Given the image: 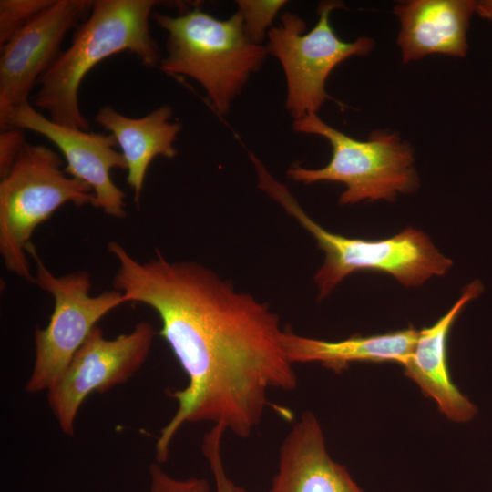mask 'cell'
Masks as SVG:
<instances>
[{
	"instance_id": "cell-2",
	"label": "cell",
	"mask_w": 492,
	"mask_h": 492,
	"mask_svg": "<svg viewBox=\"0 0 492 492\" xmlns=\"http://www.w3.org/2000/svg\"><path fill=\"white\" fill-rule=\"evenodd\" d=\"M155 0H96L89 16L74 32L69 47L61 52L39 78L35 104L47 111L50 119L69 128L89 131L78 104L79 87L98 63L115 54L129 51L147 67L160 61L149 19Z\"/></svg>"
},
{
	"instance_id": "cell-19",
	"label": "cell",
	"mask_w": 492,
	"mask_h": 492,
	"mask_svg": "<svg viewBox=\"0 0 492 492\" xmlns=\"http://www.w3.org/2000/svg\"><path fill=\"white\" fill-rule=\"evenodd\" d=\"M225 432L221 425H214L203 436L201 451L214 477L216 492H245L226 473L221 456V441Z\"/></svg>"
},
{
	"instance_id": "cell-5",
	"label": "cell",
	"mask_w": 492,
	"mask_h": 492,
	"mask_svg": "<svg viewBox=\"0 0 492 492\" xmlns=\"http://www.w3.org/2000/svg\"><path fill=\"white\" fill-rule=\"evenodd\" d=\"M54 150L26 140L0 181V253L5 268L34 282L26 247L38 225L62 205L95 206L93 189L67 175Z\"/></svg>"
},
{
	"instance_id": "cell-11",
	"label": "cell",
	"mask_w": 492,
	"mask_h": 492,
	"mask_svg": "<svg viewBox=\"0 0 492 492\" xmlns=\"http://www.w3.org/2000/svg\"><path fill=\"white\" fill-rule=\"evenodd\" d=\"M7 128L28 129L50 141L62 152L66 173L88 184L96 197L95 206L116 219L126 217L125 192L111 179L113 169H127L118 142L112 134L84 131L53 122L29 102L13 110Z\"/></svg>"
},
{
	"instance_id": "cell-16",
	"label": "cell",
	"mask_w": 492,
	"mask_h": 492,
	"mask_svg": "<svg viewBox=\"0 0 492 492\" xmlns=\"http://www.w3.org/2000/svg\"><path fill=\"white\" fill-rule=\"evenodd\" d=\"M418 333L410 327L383 334L354 335L333 342L299 335L285 328L282 344L292 364L317 362L340 373L355 362H394L404 365L414 350Z\"/></svg>"
},
{
	"instance_id": "cell-20",
	"label": "cell",
	"mask_w": 492,
	"mask_h": 492,
	"mask_svg": "<svg viewBox=\"0 0 492 492\" xmlns=\"http://www.w3.org/2000/svg\"><path fill=\"white\" fill-rule=\"evenodd\" d=\"M149 492H211L205 478H175L165 472L159 463L149 466Z\"/></svg>"
},
{
	"instance_id": "cell-6",
	"label": "cell",
	"mask_w": 492,
	"mask_h": 492,
	"mask_svg": "<svg viewBox=\"0 0 492 492\" xmlns=\"http://www.w3.org/2000/svg\"><path fill=\"white\" fill-rule=\"evenodd\" d=\"M293 128L326 138L332 157L320 169L293 165L287 171L288 177L304 184L343 183L346 188L339 199L342 205L364 200L394 201L399 193H412L419 186L413 149L395 133L374 130L367 140H358L324 123L317 114L294 120Z\"/></svg>"
},
{
	"instance_id": "cell-4",
	"label": "cell",
	"mask_w": 492,
	"mask_h": 492,
	"mask_svg": "<svg viewBox=\"0 0 492 492\" xmlns=\"http://www.w3.org/2000/svg\"><path fill=\"white\" fill-rule=\"evenodd\" d=\"M152 18L168 33L160 69L195 79L217 112L226 114L268 53L249 39L240 12L221 20L194 7L177 16L155 12Z\"/></svg>"
},
{
	"instance_id": "cell-12",
	"label": "cell",
	"mask_w": 492,
	"mask_h": 492,
	"mask_svg": "<svg viewBox=\"0 0 492 492\" xmlns=\"http://www.w3.org/2000/svg\"><path fill=\"white\" fill-rule=\"evenodd\" d=\"M269 492H364L329 456L316 416L304 412L283 439Z\"/></svg>"
},
{
	"instance_id": "cell-9",
	"label": "cell",
	"mask_w": 492,
	"mask_h": 492,
	"mask_svg": "<svg viewBox=\"0 0 492 492\" xmlns=\"http://www.w3.org/2000/svg\"><path fill=\"white\" fill-rule=\"evenodd\" d=\"M154 336L148 322L113 339L106 338L97 325L92 329L62 376L46 392L49 407L64 434L75 435L78 411L91 393L103 394L123 384L142 367Z\"/></svg>"
},
{
	"instance_id": "cell-1",
	"label": "cell",
	"mask_w": 492,
	"mask_h": 492,
	"mask_svg": "<svg viewBox=\"0 0 492 492\" xmlns=\"http://www.w3.org/2000/svg\"><path fill=\"white\" fill-rule=\"evenodd\" d=\"M108 251L118 263L114 289L127 302L157 313L159 334L188 378L183 389L170 394L178 406L157 439L159 464L168 460L183 425L211 422L246 438L261 422L268 392L297 387L282 344L284 329L268 303L200 263L171 261L158 249L145 261L114 241Z\"/></svg>"
},
{
	"instance_id": "cell-22",
	"label": "cell",
	"mask_w": 492,
	"mask_h": 492,
	"mask_svg": "<svg viewBox=\"0 0 492 492\" xmlns=\"http://www.w3.org/2000/svg\"><path fill=\"white\" fill-rule=\"evenodd\" d=\"M476 12L481 17L492 21V0L477 1Z\"/></svg>"
},
{
	"instance_id": "cell-18",
	"label": "cell",
	"mask_w": 492,
	"mask_h": 492,
	"mask_svg": "<svg viewBox=\"0 0 492 492\" xmlns=\"http://www.w3.org/2000/svg\"><path fill=\"white\" fill-rule=\"evenodd\" d=\"M287 1L239 0L240 12L245 33L249 39L261 45L269 30L273 26L272 22L278 12Z\"/></svg>"
},
{
	"instance_id": "cell-7",
	"label": "cell",
	"mask_w": 492,
	"mask_h": 492,
	"mask_svg": "<svg viewBox=\"0 0 492 492\" xmlns=\"http://www.w3.org/2000/svg\"><path fill=\"white\" fill-rule=\"evenodd\" d=\"M26 252L36 266L34 283L52 295L54 309L47 325L36 328L35 363L25 390L28 394L46 393L62 376L97 322L127 301L115 289L90 295L92 282L86 271L54 275L32 242Z\"/></svg>"
},
{
	"instance_id": "cell-21",
	"label": "cell",
	"mask_w": 492,
	"mask_h": 492,
	"mask_svg": "<svg viewBox=\"0 0 492 492\" xmlns=\"http://www.w3.org/2000/svg\"><path fill=\"white\" fill-rule=\"evenodd\" d=\"M26 141L24 130L7 128L0 134V177H5L11 169L15 159Z\"/></svg>"
},
{
	"instance_id": "cell-13",
	"label": "cell",
	"mask_w": 492,
	"mask_h": 492,
	"mask_svg": "<svg viewBox=\"0 0 492 492\" xmlns=\"http://www.w3.org/2000/svg\"><path fill=\"white\" fill-rule=\"evenodd\" d=\"M481 292L482 284L478 281L468 284L444 316L432 326L419 331L414 350L403 365L405 375L436 403L444 415L456 423L473 419L477 407L452 381L447 366V336L464 306Z\"/></svg>"
},
{
	"instance_id": "cell-8",
	"label": "cell",
	"mask_w": 492,
	"mask_h": 492,
	"mask_svg": "<svg viewBox=\"0 0 492 492\" xmlns=\"http://www.w3.org/2000/svg\"><path fill=\"white\" fill-rule=\"evenodd\" d=\"M342 6L340 2L321 3L319 20L307 33L303 19L283 13L280 23L267 34V51L279 59L284 70L286 108L294 120L317 114L326 100L333 99L325 84L336 66L351 56H367L374 47L375 42L370 37L345 42L336 35L330 14Z\"/></svg>"
},
{
	"instance_id": "cell-10",
	"label": "cell",
	"mask_w": 492,
	"mask_h": 492,
	"mask_svg": "<svg viewBox=\"0 0 492 492\" xmlns=\"http://www.w3.org/2000/svg\"><path fill=\"white\" fill-rule=\"evenodd\" d=\"M93 3V0H55L1 46V130L6 128L13 110L28 102L31 90L61 54L65 36L87 16Z\"/></svg>"
},
{
	"instance_id": "cell-14",
	"label": "cell",
	"mask_w": 492,
	"mask_h": 492,
	"mask_svg": "<svg viewBox=\"0 0 492 492\" xmlns=\"http://www.w3.org/2000/svg\"><path fill=\"white\" fill-rule=\"evenodd\" d=\"M476 4L472 0H410L397 4L394 13L400 21L397 44L403 63L432 54L465 56Z\"/></svg>"
},
{
	"instance_id": "cell-3",
	"label": "cell",
	"mask_w": 492,
	"mask_h": 492,
	"mask_svg": "<svg viewBox=\"0 0 492 492\" xmlns=\"http://www.w3.org/2000/svg\"><path fill=\"white\" fill-rule=\"evenodd\" d=\"M258 187L294 218L324 252L323 264L314 275L318 300L326 298L354 272L380 271L394 276L405 286H417L451 268L444 256L423 231L408 227L387 239L364 240L331 232L302 210L287 186L276 179L256 157L251 158Z\"/></svg>"
},
{
	"instance_id": "cell-17",
	"label": "cell",
	"mask_w": 492,
	"mask_h": 492,
	"mask_svg": "<svg viewBox=\"0 0 492 492\" xmlns=\"http://www.w3.org/2000/svg\"><path fill=\"white\" fill-rule=\"evenodd\" d=\"M55 0H1L0 44L5 45L18 31L48 8Z\"/></svg>"
},
{
	"instance_id": "cell-15",
	"label": "cell",
	"mask_w": 492,
	"mask_h": 492,
	"mask_svg": "<svg viewBox=\"0 0 492 492\" xmlns=\"http://www.w3.org/2000/svg\"><path fill=\"white\" fill-rule=\"evenodd\" d=\"M172 108L161 105L148 115L133 118L116 111L111 106L101 107L95 121L112 134L127 163V183L139 202L149 166L157 156L173 159L177 155L174 143L181 125L169 122Z\"/></svg>"
}]
</instances>
